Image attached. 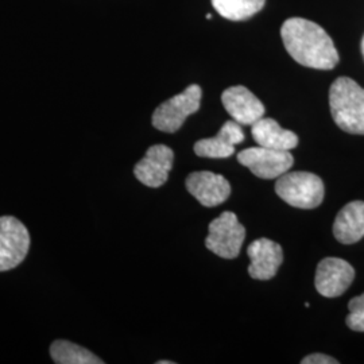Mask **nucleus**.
<instances>
[{
    "label": "nucleus",
    "instance_id": "2eb2a0df",
    "mask_svg": "<svg viewBox=\"0 0 364 364\" xmlns=\"http://www.w3.org/2000/svg\"><path fill=\"white\" fill-rule=\"evenodd\" d=\"M333 235L343 245H353L364 237V201H352L338 212Z\"/></svg>",
    "mask_w": 364,
    "mask_h": 364
},
{
    "label": "nucleus",
    "instance_id": "20e7f679",
    "mask_svg": "<svg viewBox=\"0 0 364 364\" xmlns=\"http://www.w3.org/2000/svg\"><path fill=\"white\" fill-rule=\"evenodd\" d=\"M203 91L198 85H189L185 91L159 105L153 114V126L162 132H177L188 117L200 109Z\"/></svg>",
    "mask_w": 364,
    "mask_h": 364
},
{
    "label": "nucleus",
    "instance_id": "6ab92c4d",
    "mask_svg": "<svg viewBox=\"0 0 364 364\" xmlns=\"http://www.w3.org/2000/svg\"><path fill=\"white\" fill-rule=\"evenodd\" d=\"M302 364H338L336 359H333L332 356H328L324 353H313L306 358H304L301 360Z\"/></svg>",
    "mask_w": 364,
    "mask_h": 364
},
{
    "label": "nucleus",
    "instance_id": "f8f14e48",
    "mask_svg": "<svg viewBox=\"0 0 364 364\" xmlns=\"http://www.w3.org/2000/svg\"><path fill=\"white\" fill-rule=\"evenodd\" d=\"M221 102L225 111L235 122L245 126H252L264 115V105L259 99L243 85L231 87L223 92Z\"/></svg>",
    "mask_w": 364,
    "mask_h": 364
},
{
    "label": "nucleus",
    "instance_id": "6e6552de",
    "mask_svg": "<svg viewBox=\"0 0 364 364\" xmlns=\"http://www.w3.org/2000/svg\"><path fill=\"white\" fill-rule=\"evenodd\" d=\"M353 279L355 270L347 260L326 258L317 266L314 285L323 297L335 299L347 291Z\"/></svg>",
    "mask_w": 364,
    "mask_h": 364
},
{
    "label": "nucleus",
    "instance_id": "4468645a",
    "mask_svg": "<svg viewBox=\"0 0 364 364\" xmlns=\"http://www.w3.org/2000/svg\"><path fill=\"white\" fill-rule=\"evenodd\" d=\"M251 135L259 146L291 151L299 146V136L293 131L282 129L272 117H260L251 126Z\"/></svg>",
    "mask_w": 364,
    "mask_h": 364
},
{
    "label": "nucleus",
    "instance_id": "f3484780",
    "mask_svg": "<svg viewBox=\"0 0 364 364\" xmlns=\"http://www.w3.org/2000/svg\"><path fill=\"white\" fill-rule=\"evenodd\" d=\"M213 9L230 21H246L259 13L266 0H210Z\"/></svg>",
    "mask_w": 364,
    "mask_h": 364
},
{
    "label": "nucleus",
    "instance_id": "9d476101",
    "mask_svg": "<svg viewBox=\"0 0 364 364\" xmlns=\"http://www.w3.org/2000/svg\"><path fill=\"white\" fill-rule=\"evenodd\" d=\"M186 189L196 200L207 207L213 208L228 200L231 195V185L220 174L212 171L191 173L185 181Z\"/></svg>",
    "mask_w": 364,
    "mask_h": 364
},
{
    "label": "nucleus",
    "instance_id": "f257e3e1",
    "mask_svg": "<svg viewBox=\"0 0 364 364\" xmlns=\"http://www.w3.org/2000/svg\"><path fill=\"white\" fill-rule=\"evenodd\" d=\"M281 37L290 57L299 65L331 70L338 64V53L320 25L304 18H290L281 27Z\"/></svg>",
    "mask_w": 364,
    "mask_h": 364
},
{
    "label": "nucleus",
    "instance_id": "a211bd4d",
    "mask_svg": "<svg viewBox=\"0 0 364 364\" xmlns=\"http://www.w3.org/2000/svg\"><path fill=\"white\" fill-rule=\"evenodd\" d=\"M350 314L346 318L347 326L355 332H364V293L348 304Z\"/></svg>",
    "mask_w": 364,
    "mask_h": 364
},
{
    "label": "nucleus",
    "instance_id": "aec40b11",
    "mask_svg": "<svg viewBox=\"0 0 364 364\" xmlns=\"http://www.w3.org/2000/svg\"><path fill=\"white\" fill-rule=\"evenodd\" d=\"M156 364H174V362H170V360H159V362H156Z\"/></svg>",
    "mask_w": 364,
    "mask_h": 364
},
{
    "label": "nucleus",
    "instance_id": "f03ea898",
    "mask_svg": "<svg viewBox=\"0 0 364 364\" xmlns=\"http://www.w3.org/2000/svg\"><path fill=\"white\" fill-rule=\"evenodd\" d=\"M331 114L348 134L364 135V90L350 77H338L329 90Z\"/></svg>",
    "mask_w": 364,
    "mask_h": 364
},
{
    "label": "nucleus",
    "instance_id": "423d86ee",
    "mask_svg": "<svg viewBox=\"0 0 364 364\" xmlns=\"http://www.w3.org/2000/svg\"><path fill=\"white\" fill-rule=\"evenodd\" d=\"M30 234L26 225L14 216L0 218V273L13 270L27 257Z\"/></svg>",
    "mask_w": 364,
    "mask_h": 364
},
{
    "label": "nucleus",
    "instance_id": "9b49d317",
    "mask_svg": "<svg viewBox=\"0 0 364 364\" xmlns=\"http://www.w3.org/2000/svg\"><path fill=\"white\" fill-rule=\"evenodd\" d=\"M247 255L251 259L248 274L252 279L258 281H269L274 278L284 262L282 247L266 237L254 240L248 246Z\"/></svg>",
    "mask_w": 364,
    "mask_h": 364
},
{
    "label": "nucleus",
    "instance_id": "ddd939ff",
    "mask_svg": "<svg viewBox=\"0 0 364 364\" xmlns=\"http://www.w3.org/2000/svg\"><path fill=\"white\" fill-rule=\"evenodd\" d=\"M245 141V132L235 120L225 122L216 136L200 139L193 146L196 154L203 158H228L235 153V146Z\"/></svg>",
    "mask_w": 364,
    "mask_h": 364
},
{
    "label": "nucleus",
    "instance_id": "39448f33",
    "mask_svg": "<svg viewBox=\"0 0 364 364\" xmlns=\"http://www.w3.org/2000/svg\"><path fill=\"white\" fill-rule=\"evenodd\" d=\"M246 237L245 227L237 220L234 212H223L219 218L210 221L205 246L223 259H235Z\"/></svg>",
    "mask_w": 364,
    "mask_h": 364
},
{
    "label": "nucleus",
    "instance_id": "0eeeda50",
    "mask_svg": "<svg viewBox=\"0 0 364 364\" xmlns=\"http://www.w3.org/2000/svg\"><path fill=\"white\" fill-rule=\"evenodd\" d=\"M237 161L263 180H274L291 169L294 158L290 151L274 150L263 146L250 147L237 154Z\"/></svg>",
    "mask_w": 364,
    "mask_h": 364
},
{
    "label": "nucleus",
    "instance_id": "dca6fc26",
    "mask_svg": "<svg viewBox=\"0 0 364 364\" xmlns=\"http://www.w3.org/2000/svg\"><path fill=\"white\" fill-rule=\"evenodd\" d=\"M50 356L57 364H103L105 362L87 348L66 340H55L50 346Z\"/></svg>",
    "mask_w": 364,
    "mask_h": 364
},
{
    "label": "nucleus",
    "instance_id": "7ed1b4c3",
    "mask_svg": "<svg viewBox=\"0 0 364 364\" xmlns=\"http://www.w3.org/2000/svg\"><path fill=\"white\" fill-rule=\"evenodd\" d=\"M275 192L294 208H317L326 195L323 180L308 171L285 173L275 182Z\"/></svg>",
    "mask_w": 364,
    "mask_h": 364
},
{
    "label": "nucleus",
    "instance_id": "1a4fd4ad",
    "mask_svg": "<svg viewBox=\"0 0 364 364\" xmlns=\"http://www.w3.org/2000/svg\"><path fill=\"white\" fill-rule=\"evenodd\" d=\"M174 151L169 146L154 144L147 151L146 156L135 165L134 174L136 180L149 188H159L169 178V173L173 169Z\"/></svg>",
    "mask_w": 364,
    "mask_h": 364
}]
</instances>
